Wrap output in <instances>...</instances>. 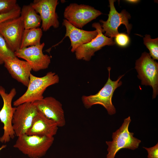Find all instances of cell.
I'll use <instances>...</instances> for the list:
<instances>
[{
    "mask_svg": "<svg viewBox=\"0 0 158 158\" xmlns=\"http://www.w3.org/2000/svg\"><path fill=\"white\" fill-rule=\"evenodd\" d=\"M16 93V89L13 88L8 93L4 88L0 85V95L3 101V107L0 111V120L4 124L3 135L0 138V142L1 143L8 142L15 136L12 121L16 107H12V103Z\"/></svg>",
    "mask_w": 158,
    "mask_h": 158,
    "instance_id": "obj_6",
    "label": "cell"
},
{
    "mask_svg": "<svg viewBox=\"0 0 158 158\" xmlns=\"http://www.w3.org/2000/svg\"><path fill=\"white\" fill-rule=\"evenodd\" d=\"M59 80L58 75L50 71L42 77H38L31 74L28 85L26 92L14 101L15 107L25 103H32L44 97L43 94L48 87L57 84Z\"/></svg>",
    "mask_w": 158,
    "mask_h": 158,
    "instance_id": "obj_1",
    "label": "cell"
},
{
    "mask_svg": "<svg viewBox=\"0 0 158 158\" xmlns=\"http://www.w3.org/2000/svg\"><path fill=\"white\" fill-rule=\"evenodd\" d=\"M144 43L150 51L149 54L154 60L158 59V39H152L149 35L143 38Z\"/></svg>",
    "mask_w": 158,
    "mask_h": 158,
    "instance_id": "obj_20",
    "label": "cell"
},
{
    "mask_svg": "<svg viewBox=\"0 0 158 158\" xmlns=\"http://www.w3.org/2000/svg\"><path fill=\"white\" fill-rule=\"evenodd\" d=\"M16 0H0V14L8 13L18 6Z\"/></svg>",
    "mask_w": 158,
    "mask_h": 158,
    "instance_id": "obj_22",
    "label": "cell"
},
{
    "mask_svg": "<svg viewBox=\"0 0 158 158\" xmlns=\"http://www.w3.org/2000/svg\"><path fill=\"white\" fill-rule=\"evenodd\" d=\"M21 9L20 7L18 6L8 13L0 14V24L8 20L19 17L20 16Z\"/></svg>",
    "mask_w": 158,
    "mask_h": 158,
    "instance_id": "obj_23",
    "label": "cell"
},
{
    "mask_svg": "<svg viewBox=\"0 0 158 158\" xmlns=\"http://www.w3.org/2000/svg\"><path fill=\"white\" fill-rule=\"evenodd\" d=\"M6 147V145H3L0 147V151L2 149L5 148Z\"/></svg>",
    "mask_w": 158,
    "mask_h": 158,
    "instance_id": "obj_27",
    "label": "cell"
},
{
    "mask_svg": "<svg viewBox=\"0 0 158 158\" xmlns=\"http://www.w3.org/2000/svg\"><path fill=\"white\" fill-rule=\"evenodd\" d=\"M102 14L91 6L71 3L65 8L63 16L70 23L80 29Z\"/></svg>",
    "mask_w": 158,
    "mask_h": 158,
    "instance_id": "obj_7",
    "label": "cell"
},
{
    "mask_svg": "<svg viewBox=\"0 0 158 158\" xmlns=\"http://www.w3.org/2000/svg\"><path fill=\"white\" fill-rule=\"evenodd\" d=\"M147 150L148 158H158V143L154 146L150 148L143 147Z\"/></svg>",
    "mask_w": 158,
    "mask_h": 158,
    "instance_id": "obj_25",
    "label": "cell"
},
{
    "mask_svg": "<svg viewBox=\"0 0 158 158\" xmlns=\"http://www.w3.org/2000/svg\"><path fill=\"white\" fill-rule=\"evenodd\" d=\"M59 4L57 0H34L30 5L39 14L42 20L41 28L44 31L51 27L55 28L59 25L56 8Z\"/></svg>",
    "mask_w": 158,
    "mask_h": 158,
    "instance_id": "obj_13",
    "label": "cell"
},
{
    "mask_svg": "<svg viewBox=\"0 0 158 158\" xmlns=\"http://www.w3.org/2000/svg\"><path fill=\"white\" fill-rule=\"evenodd\" d=\"M131 121L130 116L125 119L120 128L112 133V141L106 142L108 146L107 158H114L116 153L122 148L134 150L138 148L141 140L134 137V133L128 130Z\"/></svg>",
    "mask_w": 158,
    "mask_h": 158,
    "instance_id": "obj_4",
    "label": "cell"
},
{
    "mask_svg": "<svg viewBox=\"0 0 158 158\" xmlns=\"http://www.w3.org/2000/svg\"><path fill=\"white\" fill-rule=\"evenodd\" d=\"M98 32L97 36L90 42L81 45L75 50V54L78 60L90 61L95 53L106 46H112L115 43L112 38L105 36L103 34L102 28L99 23H95L92 25Z\"/></svg>",
    "mask_w": 158,
    "mask_h": 158,
    "instance_id": "obj_10",
    "label": "cell"
},
{
    "mask_svg": "<svg viewBox=\"0 0 158 158\" xmlns=\"http://www.w3.org/2000/svg\"><path fill=\"white\" fill-rule=\"evenodd\" d=\"M130 41L128 35L124 33H119L115 37V43L121 47H126L129 44Z\"/></svg>",
    "mask_w": 158,
    "mask_h": 158,
    "instance_id": "obj_24",
    "label": "cell"
},
{
    "mask_svg": "<svg viewBox=\"0 0 158 158\" xmlns=\"http://www.w3.org/2000/svg\"><path fill=\"white\" fill-rule=\"evenodd\" d=\"M20 16L23 22L25 29L38 28L41 25L42 20L40 16L30 4L23 6Z\"/></svg>",
    "mask_w": 158,
    "mask_h": 158,
    "instance_id": "obj_18",
    "label": "cell"
},
{
    "mask_svg": "<svg viewBox=\"0 0 158 158\" xmlns=\"http://www.w3.org/2000/svg\"><path fill=\"white\" fill-rule=\"evenodd\" d=\"M140 1L138 0H126V1L127 2L130 3L132 4H135L138 3Z\"/></svg>",
    "mask_w": 158,
    "mask_h": 158,
    "instance_id": "obj_26",
    "label": "cell"
},
{
    "mask_svg": "<svg viewBox=\"0 0 158 158\" xmlns=\"http://www.w3.org/2000/svg\"><path fill=\"white\" fill-rule=\"evenodd\" d=\"M58 127L56 123L38 111L31 127L26 134L28 135L54 137L57 133Z\"/></svg>",
    "mask_w": 158,
    "mask_h": 158,
    "instance_id": "obj_17",
    "label": "cell"
},
{
    "mask_svg": "<svg viewBox=\"0 0 158 158\" xmlns=\"http://www.w3.org/2000/svg\"><path fill=\"white\" fill-rule=\"evenodd\" d=\"M115 1L109 0L110 11L107 20H99L102 23L101 26L102 32H105L104 35L111 38L115 37L119 34L118 28L122 24L125 25L128 34H130L132 28V25L128 21L131 18L130 14L124 10L120 13L118 12L114 6Z\"/></svg>",
    "mask_w": 158,
    "mask_h": 158,
    "instance_id": "obj_9",
    "label": "cell"
},
{
    "mask_svg": "<svg viewBox=\"0 0 158 158\" xmlns=\"http://www.w3.org/2000/svg\"><path fill=\"white\" fill-rule=\"evenodd\" d=\"M44 42L40 44L19 49L14 53L16 56L23 59L31 66L35 72L47 68L51 63V57L44 54Z\"/></svg>",
    "mask_w": 158,
    "mask_h": 158,
    "instance_id": "obj_12",
    "label": "cell"
},
{
    "mask_svg": "<svg viewBox=\"0 0 158 158\" xmlns=\"http://www.w3.org/2000/svg\"><path fill=\"white\" fill-rule=\"evenodd\" d=\"M42 35V30L41 28L25 29L20 49L40 44Z\"/></svg>",
    "mask_w": 158,
    "mask_h": 158,
    "instance_id": "obj_19",
    "label": "cell"
},
{
    "mask_svg": "<svg viewBox=\"0 0 158 158\" xmlns=\"http://www.w3.org/2000/svg\"><path fill=\"white\" fill-rule=\"evenodd\" d=\"M16 56L9 48L3 36L0 34V65L4 63L5 60Z\"/></svg>",
    "mask_w": 158,
    "mask_h": 158,
    "instance_id": "obj_21",
    "label": "cell"
},
{
    "mask_svg": "<svg viewBox=\"0 0 158 158\" xmlns=\"http://www.w3.org/2000/svg\"><path fill=\"white\" fill-rule=\"evenodd\" d=\"M135 68L141 84L150 86L153 89L152 98L158 94V63L152 58L149 53H142L136 61Z\"/></svg>",
    "mask_w": 158,
    "mask_h": 158,
    "instance_id": "obj_5",
    "label": "cell"
},
{
    "mask_svg": "<svg viewBox=\"0 0 158 158\" xmlns=\"http://www.w3.org/2000/svg\"><path fill=\"white\" fill-rule=\"evenodd\" d=\"M4 64L13 78L28 87L32 69L27 62L15 56L6 59Z\"/></svg>",
    "mask_w": 158,
    "mask_h": 158,
    "instance_id": "obj_15",
    "label": "cell"
},
{
    "mask_svg": "<svg viewBox=\"0 0 158 158\" xmlns=\"http://www.w3.org/2000/svg\"><path fill=\"white\" fill-rule=\"evenodd\" d=\"M38 112L37 108L32 103H25L16 107L12 121L16 136L26 134Z\"/></svg>",
    "mask_w": 158,
    "mask_h": 158,
    "instance_id": "obj_8",
    "label": "cell"
},
{
    "mask_svg": "<svg viewBox=\"0 0 158 158\" xmlns=\"http://www.w3.org/2000/svg\"><path fill=\"white\" fill-rule=\"evenodd\" d=\"M111 69L110 67L108 68V80L103 87L97 93L82 97V102L86 108L88 109L93 105L99 104L105 108L109 114L112 115L115 114L116 110L112 103V98L115 90L122 85V82L120 80L124 75L119 76L116 80L112 81L110 78Z\"/></svg>",
    "mask_w": 158,
    "mask_h": 158,
    "instance_id": "obj_3",
    "label": "cell"
},
{
    "mask_svg": "<svg viewBox=\"0 0 158 158\" xmlns=\"http://www.w3.org/2000/svg\"><path fill=\"white\" fill-rule=\"evenodd\" d=\"M54 141V137L24 134L18 137L13 147L30 158H40L46 154Z\"/></svg>",
    "mask_w": 158,
    "mask_h": 158,
    "instance_id": "obj_2",
    "label": "cell"
},
{
    "mask_svg": "<svg viewBox=\"0 0 158 158\" xmlns=\"http://www.w3.org/2000/svg\"><path fill=\"white\" fill-rule=\"evenodd\" d=\"M38 111L47 118L56 123L58 127L64 126L66 123L62 104L52 97L44 98L32 103Z\"/></svg>",
    "mask_w": 158,
    "mask_h": 158,
    "instance_id": "obj_14",
    "label": "cell"
},
{
    "mask_svg": "<svg viewBox=\"0 0 158 158\" xmlns=\"http://www.w3.org/2000/svg\"><path fill=\"white\" fill-rule=\"evenodd\" d=\"M62 24L66 28L64 38L67 37L70 39L71 51L72 52H74L75 49L81 45L90 42L98 34L96 30L88 31L80 29L73 25L65 19L63 20Z\"/></svg>",
    "mask_w": 158,
    "mask_h": 158,
    "instance_id": "obj_16",
    "label": "cell"
},
{
    "mask_svg": "<svg viewBox=\"0 0 158 158\" xmlns=\"http://www.w3.org/2000/svg\"><path fill=\"white\" fill-rule=\"evenodd\" d=\"M24 30V23L20 16L0 24V34L14 53L20 49Z\"/></svg>",
    "mask_w": 158,
    "mask_h": 158,
    "instance_id": "obj_11",
    "label": "cell"
}]
</instances>
